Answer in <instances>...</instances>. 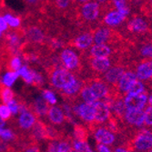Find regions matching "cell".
Here are the masks:
<instances>
[{
    "instance_id": "obj_1",
    "label": "cell",
    "mask_w": 152,
    "mask_h": 152,
    "mask_svg": "<svg viewBox=\"0 0 152 152\" xmlns=\"http://www.w3.org/2000/svg\"><path fill=\"white\" fill-rule=\"evenodd\" d=\"M131 151L148 152L152 148V129L141 128L130 140H124L120 145Z\"/></svg>"
},
{
    "instance_id": "obj_2",
    "label": "cell",
    "mask_w": 152,
    "mask_h": 152,
    "mask_svg": "<svg viewBox=\"0 0 152 152\" xmlns=\"http://www.w3.org/2000/svg\"><path fill=\"white\" fill-rule=\"evenodd\" d=\"M58 57L65 68L72 72L76 77H83L85 73V65L81 56H78L70 48H64L60 49Z\"/></svg>"
},
{
    "instance_id": "obj_3",
    "label": "cell",
    "mask_w": 152,
    "mask_h": 152,
    "mask_svg": "<svg viewBox=\"0 0 152 152\" xmlns=\"http://www.w3.org/2000/svg\"><path fill=\"white\" fill-rule=\"evenodd\" d=\"M50 87L57 92L69 85L76 79V76L65 67H51L45 70Z\"/></svg>"
},
{
    "instance_id": "obj_4",
    "label": "cell",
    "mask_w": 152,
    "mask_h": 152,
    "mask_svg": "<svg viewBox=\"0 0 152 152\" xmlns=\"http://www.w3.org/2000/svg\"><path fill=\"white\" fill-rule=\"evenodd\" d=\"M83 86H84V81H83V79L79 77H76V79L72 83L66 86L61 90L58 91V93L62 96L64 102L72 104L77 100H80L79 94Z\"/></svg>"
},
{
    "instance_id": "obj_5",
    "label": "cell",
    "mask_w": 152,
    "mask_h": 152,
    "mask_svg": "<svg viewBox=\"0 0 152 152\" xmlns=\"http://www.w3.org/2000/svg\"><path fill=\"white\" fill-rule=\"evenodd\" d=\"M94 111H95V119L94 122L88 127L89 132L91 133V131L98 126H101L107 120V118L110 116V108L107 106V104L106 102L102 101H96L94 104Z\"/></svg>"
},
{
    "instance_id": "obj_6",
    "label": "cell",
    "mask_w": 152,
    "mask_h": 152,
    "mask_svg": "<svg viewBox=\"0 0 152 152\" xmlns=\"http://www.w3.org/2000/svg\"><path fill=\"white\" fill-rule=\"evenodd\" d=\"M128 69H129V68L125 65L116 64V65H113L109 69H107L104 74H102V76H99V77L108 86L115 87L118 84V82L122 77V75L124 74V72Z\"/></svg>"
},
{
    "instance_id": "obj_7",
    "label": "cell",
    "mask_w": 152,
    "mask_h": 152,
    "mask_svg": "<svg viewBox=\"0 0 152 152\" xmlns=\"http://www.w3.org/2000/svg\"><path fill=\"white\" fill-rule=\"evenodd\" d=\"M144 118L143 109H127L124 115V125L129 128L140 129L143 127Z\"/></svg>"
},
{
    "instance_id": "obj_8",
    "label": "cell",
    "mask_w": 152,
    "mask_h": 152,
    "mask_svg": "<svg viewBox=\"0 0 152 152\" xmlns=\"http://www.w3.org/2000/svg\"><path fill=\"white\" fill-rule=\"evenodd\" d=\"M91 134H93L96 143H101L107 146H114V144L118 141V139L115 134L104 126L96 127L91 131Z\"/></svg>"
},
{
    "instance_id": "obj_9",
    "label": "cell",
    "mask_w": 152,
    "mask_h": 152,
    "mask_svg": "<svg viewBox=\"0 0 152 152\" xmlns=\"http://www.w3.org/2000/svg\"><path fill=\"white\" fill-rule=\"evenodd\" d=\"M50 104L44 99L43 96H39L34 99L33 102L29 101V109L35 114L37 118L46 120L48 112L50 107Z\"/></svg>"
},
{
    "instance_id": "obj_10",
    "label": "cell",
    "mask_w": 152,
    "mask_h": 152,
    "mask_svg": "<svg viewBox=\"0 0 152 152\" xmlns=\"http://www.w3.org/2000/svg\"><path fill=\"white\" fill-rule=\"evenodd\" d=\"M137 79L136 71L134 69H128L124 72L120 79L118 80V84L115 86L118 92L122 96H126L131 85Z\"/></svg>"
},
{
    "instance_id": "obj_11",
    "label": "cell",
    "mask_w": 152,
    "mask_h": 152,
    "mask_svg": "<svg viewBox=\"0 0 152 152\" xmlns=\"http://www.w3.org/2000/svg\"><path fill=\"white\" fill-rule=\"evenodd\" d=\"M45 121L48 122L51 125L57 127L58 129H65V124L67 123L60 106L50 107Z\"/></svg>"
},
{
    "instance_id": "obj_12",
    "label": "cell",
    "mask_w": 152,
    "mask_h": 152,
    "mask_svg": "<svg viewBox=\"0 0 152 152\" xmlns=\"http://www.w3.org/2000/svg\"><path fill=\"white\" fill-rule=\"evenodd\" d=\"M148 93L143 92L139 95L126 96L124 99V103L127 109H143L147 106Z\"/></svg>"
},
{
    "instance_id": "obj_13",
    "label": "cell",
    "mask_w": 152,
    "mask_h": 152,
    "mask_svg": "<svg viewBox=\"0 0 152 152\" xmlns=\"http://www.w3.org/2000/svg\"><path fill=\"white\" fill-rule=\"evenodd\" d=\"M127 17L122 15L118 10H109L107 11L102 18L100 25L110 26V27H117L121 26L126 21Z\"/></svg>"
},
{
    "instance_id": "obj_14",
    "label": "cell",
    "mask_w": 152,
    "mask_h": 152,
    "mask_svg": "<svg viewBox=\"0 0 152 152\" xmlns=\"http://www.w3.org/2000/svg\"><path fill=\"white\" fill-rule=\"evenodd\" d=\"M29 134L32 139L37 141L38 144L48 142L47 141V134H46V123L44 120L37 118L35 122L34 126L29 131Z\"/></svg>"
},
{
    "instance_id": "obj_15",
    "label": "cell",
    "mask_w": 152,
    "mask_h": 152,
    "mask_svg": "<svg viewBox=\"0 0 152 152\" xmlns=\"http://www.w3.org/2000/svg\"><path fill=\"white\" fill-rule=\"evenodd\" d=\"M135 71L140 80H148L152 77V61H140L136 66Z\"/></svg>"
},
{
    "instance_id": "obj_16",
    "label": "cell",
    "mask_w": 152,
    "mask_h": 152,
    "mask_svg": "<svg viewBox=\"0 0 152 152\" xmlns=\"http://www.w3.org/2000/svg\"><path fill=\"white\" fill-rule=\"evenodd\" d=\"M89 130L88 127L84 124L81 123H74L73 124V133L72 136L74 140L77 141H88V136H89Z\"/></svg>"
},
{
    "instance_id": "obj_17",
    "label": "cell",
    "mask_w": 152,
    "mask_h": 152,
    "mask_svg": "<svg viewBox=\"0 0 152 152\" xmlns=\"http://www.w3.org/2000/svg\"><path fill=\"white\" fill-rule=\"evenodd\" d=\"M72 141H73L72 134H66L63 139L58 140V152H74Z\"/></svg>"
},
{
    "instance_id": "obj_18",
    "label": "cell",
    "mask_w": 152,
    "mask_h": 152,
    "mask_svg": "<svg viewBox=\"0 0 152 152\" xmlns=\"http://www.w3.org/2000/svg\"><path fill=\"white\" fill-rule=\"evenodd\" d=\"M79 99L82 102L88 103V104H94L96 101H98L99 99H96V96L93 94L91 89L89 88L88 86H87L84 83V86H83L80 94H79Z\"/></svg>"
},
{
    "instance_id": "obj_19",
    "label": "cell",
    "mask_w": 152,
    "mask_h": 152,
    "mask_svg": "<svg viewBox=\"0 0 152 152\" xmlns=\"http://www.w3.org/2000/svg\"><path fill=\"white\" fill-rule=\"evenodd\" d=\"M16 94L9 87L4 85L1 82L0 84V101L4 104H8L11 100L15 99Z\"/></svg>"
},
{
    "instance_id": "obj_20",
    "label": "cell",
    "mask_w": 152,
    "mask_h": 152,
    "mask_svg": "<svg viewBox=\"0 0 152 152\" xmlns=\"http://www.w3.org/2000/svg\"><path fill=\"white\" fill-rule=\"evenodd\" d=\"M113 7L125 17H129L130 14L129 2L131 0H111Z\"/></svg>"
},
{
    "instance_id": "obj_21",
    "label": "cell",
    "mask_w": 152,
    "mask_h": 152,
    "mask_svg": "<svg viewBox=\"0 0 152 152\" xmlns=\"http://www.w3.org/2000/svg\"><path fill=\"white\" fill-rule=\"evenodd\" d=\"M0 139L11 144H15L18 140V135L12 129H0Z\"/></svg>"
},
{
    "instance_id": "obj_22",
    "label": "cell",
    "mask_w": 152,
    "mask_h": 152,
    "mask_svg": "<svg viewBox=\"0 0 152 152\" xmlns=\"http://www.w3.org/2000/svg\"><path fill=\"white\" fill-rule=\"evenodd\" d=\"M23 1L26 7V11L40 13V10L43 6V0H23Z\"/></svg>"
},
{
    "instance_id": "obj_23",
    "label": "cell",
    "mask_w": 152,
    "mask_h": 152,
    "mask_svg": "<svg viewBox=\"0 0 152 152\" xmlns=\"http://www.w3.org/2000/svg\"><path fill=\"white\" fill-rule=\"evenodd\" d=\"M18 72L19 76L22 77L23 80L26 84L31 85L32 80H33V68H30L27 66H23L20 67V69Z\"/></svg>"
},
{
    "instance_id": "obj_24",
    "label": "cell",
    "mask_w": 152,
    "mask_h": 152,
    "mask_svg": "<svg viewBox=\"0 0 152 152\" xmlns=\"http://www.w3.org/2000/svg\"><path fill=\"white\" fill-rule=\"evenodd\" d=\"M146 86L143 82L139 81V80H136L133 84L131 85L130 88L129 89L128 93L126 96H132V95H139L141 94L143 92H146Z\"/></svg>"
},
{
    "instance_id": "obj_25",
    "label": "cell",
    "mask_w": 152,
    "mask_h": 152,
    "mask_svg": "<svg viewBox=\"0 0 152 152\" xmlns=\"http://www.w3.org/2000/svg\"><path fill=\"white\" fill-rule=\"evenodd\" d=\"M45 78L42 73H40L39 71L36 70L35 68H33V80L31 85L38 89H42V88L45 85Z\"/></svg>"
},
{
    "instance_id": "obj_26",
    "label": "cell",
    "mask_w": 152,
    "mask_h": 152,
    "mask_svg": "<svg viewBox=\"0 0 152 152\" xmlns=\"http://www.w3.org/2000/svg\"><path fill=\"white\" fill-rule=\"evenodd\" d=\"M18 77H19V74L18 71H15V72L7 71V73L5 74V76L2 78V83L7 87H11L14 83H15V81L17 80Z\"/></svg>"
},
{
    "instance_id": "obj_27",
    "label": "cell",
    "mask_w": 152,
    "mask_h": 152,
    "mask_svg": "<svg viewBox=\"0 0 152 152\" xmlns=\"http://www.w3.org/2000/svg\"><path fill=\"white\" fill-rule=\"evenodd\" d=\"M143 126L146 129H152V107L149 105L146 106Z\"/></svg>"
},
{
    "instance_id": "obj_28",
    "label": "cell",
    "mask_w": 152,
    "mask_h": 152,
    "mask_svg": "<svg viewBox=\"0 0 152 152\" xmlns=\"http://www.w3.org/2000/svg\"><path fill=\"white\" fill-rule=\"evenodd\" d=\"M42 96H44V99L50 105H55V104H57V102H58L56 96H55L54 92L51 91L50 89H43L42 90Z\"/></svg>"
},
{
    "instance_id": "obj_29",
    "label": "cell",
    "mask_w": 152,
    "mask_h": 152,
    "mask_svg": "<svg viewBox=\"0 0 152 152\" xmlns=\"http://www.w3.org/2000/svg\"><path fill=\"white\" fill-rule=\"evenodd\" d=\"M0 117L4 120H9L13 115L7 104H0Z\"/></svg>"
},
{
    "instance_id": "obj_30",
    "label": "cell",
    "mask_w": 152,
    "mask_h": 152,
    "mask_svg": "<svg viewBox=\"0 0 152 152\" xmlns=\"http://www.w3.org/2000/svg\"><path fill=\"white\" fill-rule=\"evenodd\" d=\"M20 152H40V144L38 143H31L27 147H26Z\"/></svg>"
},
{
    "instance_id": "obj_31",
    "label": "cell",
    "mask_w": 152,
    "mask_h": 152,
    "mask_svg": "<svg viewBox=\"0 0 152 152\" xmlns=\"http://www.w3.org/2000/svg\"><path fill=\"white\" fill-rule=\"evenodd\" d=\"M9 109L11 110L13 117H16L18 115V101L16 99H14L13 100H11L8 104H7Z\"/></svg>"
},
{
    "instance_id": "obj_32",
    "label": "cell",
    "mask_w": 152,
    "mask_h": 152,
    "mask_svg": "<svg viewBox=\"0 0 152 152\" xmlns=\"http://www.w3.org/2000/svg\"><path fill=\"white\" fill-rule=\"evenodd\" d=\"M58 140L48 141V152H58Z\"/></svg>"
},
{
    "instance_id": "obj_33",
    "label": "cell",
    "mask_w": 152,
    "mask_h": 152,
    "mask_svg": "<svg viewBox=\"0 0 152 152\" xmlns=\"http://www.w3.org/2000/svg\"><path fill=\"white\" fill-rule=\"evenodd\" d=\"M7 28H8V24H7V22L6 21V19L3 17L0 16V31L4 32Z\"/></svg>"
},
{
    "instance_id": "obj_34",
    "label": "cell",
    "mask_w": 152,
    "mask_h": 152,
    "mask_svg": "<svg viewBox=\"0 0 152 152\" xmlns=\"http://www.w3.org/2000/svg\"><path fill=\"white\" fill-rule=\"evenodd\" d=\"M96 149H98L99 152H112L107 148V145H104V144H101V143L96 144Z\"/></svg>"
},
{
    "instance_id": "obj_35",
    "label": "cell",
    "mask_w": 152,
    "mask_h": 152,
    "mask_svg": "<svg viewBox=\"0 0 152 152\" xmlns=\"http://www.w3.org/2000/svg\"><path fill=\"white\" fill-rule=\"evenodd\" d=\"M96 2H99V3L101 4V5H106V6H108V7H112V8L114 7L111 0H96Z\"/></svg>"
},
{
    "instance_id": "obj_36",
    "label": "cell",
    "mask_w": 152,
    "mask_h": 152,
    "mask_svg": "<svg viewBox=\"0 0 152 152\" xmlns=\"http://www.w3.org/2000/svg\"><path fill=\"white\" fill-rule=\"evenodd\" d=\"M90 1V0H73V2L75 3V5H81Z\"/></svg>"
},
{
    "instance_id": "obj_37",
    "label": "cell",
    "mask_w": 152,
    "mask_h": 152,
    "mask_svg": "<svg viewBox=\"0 0 152 152\" xmlns=\"http://www.w3.org/2000/svg\"><path fill=\"white\" fill-rule=\"evenodd\" d=\"M6 125H7V123H6V121L0 117V129H3V128H5L6 127Z\"/></svg>"
},
{
    "instance_id": "obj_38",
    "label": "cell",
    "mask_w": 152,
    "mask_h": 152,
    "mask_svg": "<svg viewBox=\"0 0 152 152\" xmlns=\"http://www.w3.org/2000/svg\"><path fill=\"white\" fill-rule=\"evenodd\" d=\"M148 105H149V106L152 107V94L150 95L149 99H148Z\"/></svg>"
},
{
    "instance_id": "obj_39",
    "label": "cell",
    "mask_w": 152,
    "mask_h": 152,
    "mask_svg": "<svg viewBox=\"0 0 152 152\" xmlns=\"http://www.w3.org/2000/svg\"><path fill=\"white\" fill-rule=\"evenodd\" d=\"M148 80H149V81L148 82V86H149V85H151V84H152V77H151Z\"/></svg>"
},
{
    "instance_id": "obj_40",
    "label": "cell",
    "mask_w": 152,
    "mask_h": 152,
    "mask_svg": "<svg viewBox=\"0 0 152 152\" xmlns=\"http://www.w3.org/2000/svg\"><path fill=\"white\" fill-rule=\"evenodd\" d=\"M148 88H149L152 90V84H151V85H149V86H148Z\"/></svg>"
},
{
    "instance_id": "obj_41",
    "label": "cell",
    "mask_w": 152,
    "mask_h": 152,
    "mask_svg": "<svg viewBox=\"0 0 152 152\" xmlns=\"http://www.w3.org/2000/svg\"><path fill=\"white\" fill-rule=\"evenodd\" d=\"M148 152H152V150H151V149H150V150H148Z\"/></svg>"
},
{
    "instance_id": "obj_42",
    "label": "cell",
    "mask_w": 152,
    "mask_h": 152,
    "mask_svg": "<svg viewBox=\"0 0 152 152\" xmlns=\"http://www.w3.org/2000/svg\"><path fill=\"white\" fill-rule=\"evenodd\" d=\"M74 152H78V151H77V150H74Z\"/></svg>"
},
{
    "instance_id": "obj_43",
    "label": "cell",
    "mask_w": 152,
    "mask_h": 152,
    "mask_svg": "<svg viewBox=\"0 0 152 152\" xmlns=\"http://www.w3.org/2000/svg\"></svg>"
},
{
    "instance_id": "obj_44",
    "label": "cell",
    "mask_w": 152,
    "mask_h": 152,
    "mask_svg": "<svg viewBox=\"0 0 152 152\" xmlns=\"http://www.w3.org/2000/svg\"><path fill=\"white\" fill-rule=\"evenodd\" d=\"M47 152H48V151H47Z\"/></svg>"
}]
</instances>
